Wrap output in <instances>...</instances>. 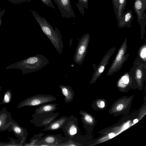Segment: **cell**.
I'll return each mask as SVG.
<instances>
[{"label":"cell","mask_w":146,"mask_h":146,"mask_svg":"<svg viewBox=\"0 0 146 146\" xmlns=\"http://www.w3.org/2000/svg\"><path fill=\"white\" fill-rule=\"evenodd\" d=\"M48 59L43 55L36 54L6 67L7 69H17L21 70L23 74L36 72L49 63Z\"/></svg>","instance_id":"cell-1"},{"label":"cell","mask_w":146,"mask_h":146,"mask_svg":"<svg viewBox=\"0 0 146 146\" xmlns=\"http://www.w3.org/2000/svg\"><path fill=\"white\" fill-rule=\"evenodd\" d=\"M30 11L44 34L48 38L57 51L61 54L64 46L61 34L58 29L56 27L54 29L45 18L41 17L35 11Z\"/></svg>","instance_id":"cell-2"},{"label":"cell","mask_w":146,"mask_h":146,"mask_svg":"<svg viewBox=\"0 0 146 146\" xmlns=\"http://www.w3.org/2000/svg\"><path fill=\"white\" fill-rule=\"evenodd\" d=\"M127 48V40L126 38L118 50L117 54L107 72V76L111 75L121 69L129 55V54H126Z\"/></svg>","instance_id":"cell-3"},{"label":"cell","mask_w":146,"mask_h":146,"mask_svg":"<svg viewBox=\"0 0 146 146\" xmlns=\"http://www.w3.org/2000/svg\"><path fill=\"white\" fill-rule=\"evenodd\" d=\"M56 100V98L51 95L38 94L27 98L18 105L19 108L25 106H35L52 102Z\"/></svg>","instance_id":"cell-4"},{"label":"cell","mask_w":146,"mask_h":146,"mask_svg":"<svg viewBox=\"0 0 146 146\" xmlns=\"http://www.w3.org/2000/svg\"><path fill=\"white\" fill-rule=\"evenodd\" d=\"M129 72L133 81H135L139 85H141L145 79L146 63L137 57L136 58Z\"/></svg>","instance_id":"cell-5"},{"label":"cell","mask_w":146,"mask_h":146,"mask_svg":"<svg viewBox=\"0 0 146 146\" xmlns=\"http://www.w3.org/2000/svg\"><path fill=\"white\" fill-rule=\"evenodd\" d=\"M90 36L86 33L81 38L77 46L73 60L75 63L80 65L83 63L86 53L89 42Z\"/></svg>","instance_id":"cell-6"},{"label":"cell","mask_w":146,"mask_h":146,"mask_svg":"<svg viewBox=\"0 0 146 146\" xmlns=\"http://www.w3.org/2000/svg\"><path fill=\"white\" fill-rule=\"evenodd\" d=\"M59 114V113L58 112L40 113H35L32 115V119L30 122L38 127H45L56 119Z\"/></svg>","instance_id":"cell-7"},{"label":"cell","mask_w":146,"mask_h":146,"mask_svg":"<svg viewBox=\"0 0 146 146\" xmlns=\"http://www.w3.org/2000/svg\"><path fill=\"white\" fill-rule=\"evenodd\" d=\"M62 129L65 137L72 139L78 132L77 119L73 115L68 117Z\"/></svg>","instance_id":"cell-8"},{"label":"cell","mask_w":146,"mask_h":146,"mask_svg":"<svg viewBox=\"0 0 146 146\" xmlns=\"http://www.w3.org/2000/svg\"><path fill=\"white\" fill-rule=\"evenodd\" d=\"M69 139L66 137H63L61 134H48L41 137L36 143V146H58L60 143L66 142Z\"/></svg>","instance_id":"cell-9"},{"label":"cell","mask_w":146,"mask_h":146,"mask_svg":"<svg viewBox=\"0 0 146 146\" xmlns=\"http://www.w3.org/2000/svg\"><path fill=\"white\" fill-rule=\"evenodd\" d=\"M116 47L111 48L103 57L100 64L95 69L92 75L91 83L95 82L105 70L108 61L116 50Z\"/></svg>","instance_id":"cell-10"},{"label":"cell","mask_w":146,"mask_h":146,"mask_svg":"<svg viewBox=\"0 0 146 146\" xmlns=\"http://www.w3.org/2000/svg\"><path fill=\"white\" fill-rule=\"evenodd\" d=\"M54 1L57 5L62 17L67 18L75 17L70 0H54Z\"/></svg>","instance_id":"cell-11"},{"label":"cell","mask_w":146,"mask_h":146,"mask_svg":"<svg viewBox=\"0 0 146 146\" xmlns=\"http://www.w3.org/2000/svg\"><path fill=\"white\" fill-rule=\"evenodd\" d=\"M12 118L11 113L6 108L0 111V131L7 129L11 124Z\"/></svg>","instance_id":"cell-12"},{"label":"cell","mask_w":146,"mask_h":146,"mask_svg":"<svg viewBox=\"0 0 146 146\" xmlns=\"http://www.w3.org/2000/svg\"><path fill=\"white\" fill-rule=\"evenodd\" d=\"M7 129L9 131H12L17 137L22 139H26L28 134L27 129L20 126L13 119Z\"/></svg>","instance_id":"cell-13"},{"label":"cell","mask_w":146,"mask_h":146,"mask_svg":"<svg viewBox=\"0 0 146 146\" xmlns=\"http://www.w3.org/2000/svg\"><path fill=\"white\" fill-rule=\"evenodd\" d=\"M66 116H63L55 119L49 124L44 127L43 131H56L62 129L64 123L68 118Z\"/></svg>","instance_id":"cell-14"},{"label":"cell","mask_w":146,"mask_h":146,"mask_svg":"<svg viewBox=\"0 0 146 146\" xmlns=\"http://www.w3.org/2000/svg\"><path fill=\"white\" fill-rule=\"evenodd\" d=\"M62 94L64 96V99L66 102L69 103L72 101L75 96L72 87L69 86L60 85L59 87Z\"/></svg>","instance_id":"cell-15"},{"label":"cell","mask_w":146,"mask_h":146,"mask_svg":"<svg viewBox=\"0 0 146 146\" xmlns=\"http://www.w3.org/2000/svg\"><path fill=\"white\" fill-rule=\"evenodd\" d=\"M58 104L46 103L39 106L35 110V113H44L53 112L57 109Z\"/></svg>","instance_id":"cell-16"},{"label":"cell","mask_w":146,"mask_h":146,"mask_svg":"<svg viewBox=\"0 0 146 146\" xmlns=\"http://www.w3.org/2000/svg\"><path fill=\"white\" fill-rule=\"evenodd\" d=\"M132 11H128L124 15L123 18L118 22V27L122 28L126 26L130 27V24L132 19Z\"/></svg>","instance_id":"cell-17"},{"label":"cell","mask_w":146,"mask_h":146,"mask_svg":"<svg viewBox=\"0 0 146 146\" xmlns=\"http://www.w3.org/2000/svg\"><path fill=\"white\" fill-rule=\"evenodd\" d=\"M133 79L130 74L129 71L126 72L123 74L118 82V85L119 86H126Z\"/></svg>","instance_id":"cell-18"},{"label":"cell","mask_w":146,"mask_h":146,"mask_svg":"<svg viewBox=\"0 0 146 146\" xmlns=\"http://www.w3.org/2000/svg\"><path fill=\"white\" fill-rule=\"evenodd\" d=\"M144 0H135V9L137 12L139 17L141 19L142 16V12L144 9Z\"/></svg>","instance_id":"cell-19"},{"label":"cell","mask_w":146,"mask_h":146,"mask_svg":"<svg viewBox=\"0 0 146 146\" xmlns=\"http://www.w3.org/2000/svg\"><path fill=\"white\" fill-rule=\"evenodd\" d=\"M137 58L146 63V42L139 48L137 53Z\"/></svg>","instance_id":"cell-20"},{"label":"cell","mask_w":146,"mask_h":146,"mask_svg":"<svg viewBox=\"0 0 146 146\" xmlns=\"http://www.w3.org/2000/svg\"><path fill=\"white\" fill-rule=\"evenodd\" d=\"M44 135V133H40L38 134L35 135L30 140V142L27 144L24 145L36 146V143L39 141L40 138Z\"/></svg>","instance_id":"cell-21"},{"label":"cell","mask_w":146,"mask_h":146,"mask_svg":"<svg viewBox=\"0 0 146 146\" xmlns=\"http://www.w3.org/2000/svg\"><path fill=\"white\" fill-rule=\"evenodd\" d=\"M12 97L11 91L9 90H7L4 94L3 98L0 105L9 103L11 100Z\"/></svg>","instance_id":"cell-22"},{"label":"cell","mask_w":146,"mask_h":146,"mask_svg":"<svg viewBox=\"0 0 146 146\" xmlns=\"http://www.w3.org/2000/svg\"><path fill=\"white\" fill-rule=\"evenodd\" d=\"M78 145H80L79 144L73 141L72 139H70L64 143H60L58 145V146H76Z\"/></svg>","instance_id":"cell-23"},{"label":"cell","mask_w":146,"mask_h":146,"mask_svg":"<svg viewBox=\"0 0 146 146\" xmlns=\"http://www.w3.org/2000/svg\"><path fill=\"white\" fill-rule=\"evenodd\" d=\"M118 2V15L119 19H120V17L121 16L122 11L125 3L126 0H119Z\"/></svg>","instance_id":"cell-24"},{"label":"cell","mask_w":146,"mask_h":146,"mask_svg":"<svg viewBox=\"0 0 146 146\" xmlns=\"http://www.w3.org/2000/svg\"><path fill=\"white\" fill-rule=\"evenodd\" d=\"M41 1L47 6L54 9L55 7L53 5L52 0H41Z\"/></svg>","instance_id":"cell-25"},{"label":"cell","mask_w":146,"mask_h":146,"mask_svg":"<svg viewBox=\"0 0 146 146\" xmlns=\"http://www.w3.org/2000/svg\"><path fill=\"white\" fill-rule=\"evenodd\" d=\"M31 0H8L11 3L15 4H19L23 3L28 2Z\"/></svg>","instance_id":"cell-26"},{"label":"cell","mask_w":146,"mask_h":146,"mask_svg":"<svg viewBox=\"0 0 146 146\" xmlns=\"http://www.w3.org/2000/svg\"><path fill=\"white\" fill-rule=\"evenodd\" d=\"M5 9L1 11V8L0 7V27L1 26L2 22V17L5 13Z\"/></svg>","instance_id":"cell-27"},{"label":"cell","mask_w":146,"mask_h":146,"mask_svg":"<svg viewBox=\"0 0 146 146\" xmlns=\"http://www.w3.org/2000/svg\"><path fill=\"white\" fill-rule=\"evenodd\" d=\"M123 107V104H120L118 105L116 109L117 110L119 111L121 110Z\"/></svg>","instance_id":"cell-28"},{"label":"cell","mask_w":146,"mask_h":146,"mask_svg":"<svg viewBox=\"0 0 146 146\" xmlns=\"http://www.w3.org/2000/svg\"><path fill=\"white\" fill-rule=\"evenodd\" d=\"M115 136L114 134L113 133H111L109 134V137L110 138H112L113 137Z\"/></svg>","instance_id":"cell-29"},{"label":"cell","mask_w":146,"mask_h":146,"mask_svg":"<svg viewBox=\"0 0 146 146\" xmlns=\"http://www.w3.org/2000/svg\"><path fill=\"white\" fill-rule=\"evenodd\" d=\"M100 104H101V106L102 108L104 107L105 106V104H104V102L103 101H102L101 102Z\"/></svg>","instance_id":"cell-30"},{"label":"cell","mask_w":146,"mask_h":146,"mask_svg":"<svg viewBox=\"0 0 146 146\" xmlns=\"http://www.w3.org/2000/svg\"><path fill=\"white\" fill-rule=\"evenodd\" d=\"M138 121V119H134L133 120V122L134 123H136Z\"/></svg>","instance_id":"cell-31"},{"label":"cell","mask_w":146,"mask_h":146,"mask_svg":"<svg viewBox=\"0 0 146 146\" xmlns=\"http://www.w3.org/2000/svg\"><path fill=\"white\" fill-rule=\"evenodd\" d=\"M1 88H2V86H0V91H1Z\"/></svg>","instance_id":"cell-32"}]
</instances>
